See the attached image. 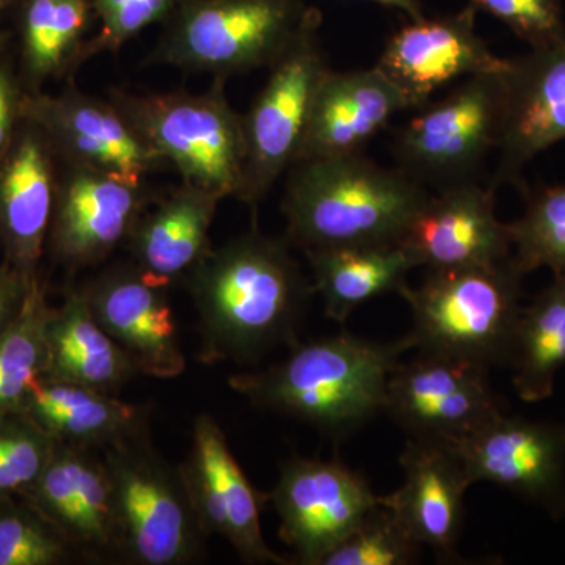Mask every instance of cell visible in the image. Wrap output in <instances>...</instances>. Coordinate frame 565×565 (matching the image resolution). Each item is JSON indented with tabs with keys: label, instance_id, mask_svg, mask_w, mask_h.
Segmentation results:
<instances>
[{
	"label": "cell",
	"instance_id": "1",
	"mask_svg": "<svg viewBox=\"0 0 565 565\" xmlns=\"http://www.w3.org/2000/svg\"><path fill=\"white\" fill-rule=\"evenodd\" d=\"M288 245L255 226L212 248L184 278L199 321L200 362L252 364L297 343L315 289Z\"/></svg>",
	"mask_w": 565,
	"mask_h": 565
},
{
	"label": "cell",
	"instance_id": "2",
	"mask_svg": "<svg viewBox=\"0 0 565 565\" xmlns=\"http://www.w3.org/2000/svg\"><path fill=\"white\" fill-rule=\"evenodd\" d=\"M430 193L403 170L379 166L363 152L303 159L288 170L282 193L286 241L303 252L397 245Z\"/></svg>",
	"mask_w": 565,
	"mask_h": 565
},
{
	"label": "cell",
	"instance_id": "3",
	"mask_svg": "<svg viewBox=\"0 0 565 565\" xmlns=\"http://www.w3.org/2000/svg\"><path fill=\"white\" fill-rule=\"evenodd\" d=\"M411 349V337L393 343L345 333L297 341L282 362L233 375L228 384L255 407L340 435L384 411L390 375Z\"/></svg>",
	"mask_w": 565,
	"mask_h": 565
},
{
	"label": "cell",
	"instance_id": "4",
	"mask_svg": "<svg viewBox=\"0 0 565 565\" xmlns=\"http://www.w3.org/2000/svg\"><path fill=\"white\" fill-rule=\"evenodd\" d=\"M523 277L511 258L497 266L427 269L422 285L405 282L397 294L414 316V349L487 370L511 363Z\"/></svg>",
	"mask_w": 565,
	"mask_h": 565
},
{
	"label": "cell",
	"instance_id": "5",
	"mask_svg": "<svg viewBox=\"0 0 565 565\" xmlns=\"http://www.w3.org/2000/svg\"><path fill=\"white\" fill-rule=\"evenodd\" d=\"M225 82L215 79L203 93H131L111 88L107 99L182 182L237 199L243 184L245 134L243 114L228 102Z\"/></svg>",
	"mask_w": 565,
	"mask_h": 565
},
{
	"label": "cell",
	"instance_id": "6",
	"mask_svg": "<svg viewBox=\"0 0 565 565\" xmlns=\"http://www.w3.org/2000/svg\"><path fill=\"white\" fill-rule=\"evenodd\" d=\"M305 0H180L147 65L230 79L267 68L302 29Z\"/></svg>",
	"mask_w": 565,
	"mask_h": 565
},
{
	"label": "cell",
	"instance_id": "7",
	"mask_svg": "<svg viewBox=\"0 0 565 565\" xmlns=\"http://www.w3.org/2000/svg\"><path fill=\"white\" fill-rule=\"evenodd\" d=\"M505 109V71L465 77L416 109L394 134L397 169L429 191L479 182L487 159L500 147Z\"/></svg>",
	"mask_w": 565,
	"mask_h": 565
},
{
	"label": "cell",
	"instance_id": "8",
	"mask_svg": "<svg viewBox=\"0 0 565 565\" xmlns=\"http://www.w3.org/2000/svg\"><path fill=\"white\" fill-rule=\"evenodd\" d=\"M121 534V561L184 565L202 555L204 535L180 471L150 437L104 449Z\"/></svg>",
	"mask_w": 565,
	"mask_h": 565
},
{
	"label": "cell",
	"instance_id": "9",
	"mask_svg": "<svg viewBox=\"0 0 565 565\" xmlns=\"http://www.w3.org/2000/svg\"><path fill=\"white\" fill-rule=\"evenodd\" d=\"M321 10L311 7L302 29L269 68L243 114L245 166L237 200L255 207L299 159L319 85L329 73L321 43Z\"/></svg>",
	"mask_w": 565,
	"mask_h": 565
},
{
	"label": "cell",
	"instance_id": "10",
	"mask_svg": "<svg viewBox=\"0 0 565 565\" xmlns=\"http://www.w3.org/2000/svg\"><path fill=\"white\" fill-rule=\"evenodd\" d=\"M266 500L280 519L281 541L303 565H321L379 504L363 476L338 460L305 457L282 465Z\"/></svg>",
	"mask_w": 565,
	"mask_h": 565
},
{
	"label": "cell",
	"instance_id": "11",
	"mask_svg": "<svg viewBox=\"0 0 565 565\" xmlns=\"http://www.w3.org/2000/svg\"><path fill=\"white\" fill-rule=\"evenodd\" d=\"M21 117L46 134L62 163L134 184L167 167L114 103L82 92L71 81L58 93H25Z\"/></svg>",
	"mask_w": 565,
	"mask_h": 565
},
{
	"label": "cell",
	"instance_id": "12",
	"mask_svg": "<svg viewBox=\"0 0 565 565\" xmlns=\"http://www.w3.org/2000/svg\"><path fill=\"white\" fill-rule=\"evenodd\" d=\"M384 411L411 437L456 441L504 408L490 386L487 367L419 351L411 362L394 367Z\"/></svg>",
	"mask_w": 565,
	"mask_h": 565
},
{
	"label": "cell",
	"instance_id": "13",
	"mask_svg": "<svg viewBox=\"0 0 565 565\" xmlns=\"http://www.w3.org/2000/svg\"><path fill=\"white\" fill-rule=\"evenodd\" d=\"M156 196L145 182L61 162L46 252L70 270L98 266L126 244Z\"/></svg>",
	"mask_w": 565,
	"mask_h": 565
},
{
	"label": "cell",
	"instance_id": "14",
	"mask_svg": "<svg viewBox=\"0 0 565 565\" xmlns=\"http://www.w3.org/2000/svg\"><path fill=\"white\" fill-rule=\"evenodd\" d=\"M471 482H492L565 519V424L500 414L448 441Z\"/></svg>",
	"mask_w": 565,
	"mask_h": 565
},
{
	"label": "cell",
	"instance_id": "15",
	"mask_svg": "<svg viewBox=\"0 0 565 565\" xmlns=\"http://www.w3.org/2000/svg\"><path fill=\"white\" fill-rule=\"evenodd\" d=\"M476 17L478 9L468 3L456 13L408 20L386 40L375 68L399 90L411 110L452 82L508 70L509 58L498 57L479 35Z\"/></svg>",
	"mask_w": 565,
	"mask_h": 565
},
{
	"label": "cell",
	"instance_id": "16",
	"mask_svg": "<svg viewBox=\"0 0 565 565\" xmlns=\"http://www.w3.org/2000/svg\"><path fill=\"white\" fill-rule=\"evenodd\" d=\"M180 471L206 537L221 535L245 563L289 564L264 541L262 494L253 489L211 415L196 416L191 451Z\"/></svg>",
	"mask_w": 565,
	"mask_h": 565
},
{
	"label": "cell",
	"instance_id": "17",
	"mask_svg": "<svg viewBox=\"0 0 565 565\" xmlns=\"http://www.w3.org/2000/svg\"><path fill=\"white\" fill-rule=\"evenodd\" d=\"M81 559H121V534L109 468L92 449L55 446L39 481L20 494Z\"/></svg>",
	"mask_w": 565,
	"mask_h": 565
},
{
	"label": "cell",
	"instance_id": "18",
	"mask_svg": "<svg viewBox=\"0 0 565 565\" xmlns=\"http://www.w3.org/2000/svg\"><path fill=\"white\" fill-rule=\"evenodd\" d=\"M92 313L141 375L174 379L185 371L169 288L131 262L114 264L82 286Z\"/></svg>",
	"mask_w": 565,
	"mask_h": 565
},
{
	"label": "cell",
	"instance_id": "19",
	"mask_svg": "<svg viewBox=\"0 0 565 565\" xmlns=\"http://www.w3.org/2000/svg\"><path fill=\"white\" fill-rule=\"evenodd\" d=\"M58 173L61 159L46 134L21 117L0 161V248L28 285L40 280Z\"/></svg>",
	"mask_w": 565,
	"mask_h": 565
},
{
	"label": "cell",
	"instance_id": "20",
	"mask_svg": "<svg viewBox=\"0 0 565 565\" xmlns=\"http://www.w3.org/2000/svg\"><path fill=\"white\" fill-rule=\"evenodd\" d=\"M508 109L490 188L515 185L526 193L523 172L541 152L565 141V39L509 58Z\"/></svg>",
	"mask_w": 565,
	"mask_h": 565
},
{
	"label": "cell",
	"instance_id": "21",
	"mask_svg": "<svg viewBox=\"0 0 565 565\" xmlns=\"http://www.w3.org/2000/svg\"><path fill=\"white\" fill-rule=\"evenodd\" d=\"M494 189L479 182L430 193L403 247L426 269L497 266L512 258L508 223L498 218Z\"/></svg>",
	"mask_w": 565,
	"mask_h": 565
},
{
	"label": "cell",
	"instance_id": "22",
	"mask_svg": "<svg viewBox=\"0 0 565 565\" xmlns=\"http://www.w3.org/2000/svg\"><path fill=\"white\" fill-rule=\"evenodd\" d=\"M404 482L379 497L422 546L437 559H456L462 533L465 493L473 484L448 441L411 437L399 457Z\"/></svg>",
	"mask_w": 565,
	"mask_h": 565
},
{
	"label": "cell",
	"instance_id": "23",
	"mask_svg": "<svg viewBox=\"0 0 565 565\" xmlns=\"http://www.w3.org/2000/svg\"><path fill=\"white\" fill-rule=\"evenodd\" d=\"M405 110L411 107L404 96L375 66L343 73L330 70L316 93L297 161L362 154Z\"/></svg>",
	"mask_w": 565,
	"mask_h": 565
},
{
	"label": "cell",
	"instance_id": "24",
	"mask_svg": "<svg viewBox=\"0 0 565 565\" xmlns=\"http://www.w3.org/2000/svg\"><path fill=\"white\" fill-rule=\"evenodd\" d=\"M221 202L189 182L158 193L126 241L129 262L167 288L184 281L214 248L211 228Z\"/></svg>",
	"mask_w": 565,
	"mask_h": 565
},
{
	"label": "cell",
	"instance_id": "25",
	"mask_svg": "<svg viewBox=\"0 0 565 565\" xmlns=\"http://www.w3.org/2000/svg\"><path fill=\"white\" fill-rule=\"evenodd\" d=\"M43 433L58 445L104 451L150 437V407L41 375L22 405Z\"/></svg>",
	"mask_w": 565,
	"mask_h": 565
},
{
	"label": "cell",
	"instance_id": "26",
	"mask_svg": "<svg viewBox=\"0 0 565 565\" xmlns=\"http://www.w3.org/2000/svg\"><path fill=\"white\" fill-rule=\"evenodd\" d=\"M13 13L14 57L25 93L73 79L96 24L93 0H20Z\"/></svg>",
	"mask_w": 565,
	"mask_h": 565
},
{
	"label": "cell",
	"instance_id": "27",
	"mask_svg": "<svg viewBox=\"0 0 565 565\" xmlns=\"http://www.w3.org/2000/svg\"><path fill=\"white\" fill-rule=\"evenodd\" d=\"M46 377L117 394L139 371L102 323L84 289L70 288L46 323Z\"/></svg>",
	"mask_w": 565,
	"mask_h": 565
},
{
	"label": "cell",
	"instance_id": "28",
	"mask_svg": "<svg viewBox=\"0 0 565 565\" xmlns=\"http://www.w3.org/2000/svg\"><path fill=\"white\" fill-rule=\"evenodd\" d=\"M313 274V289L322 297L330 319L344 322L363 303L397 292L416 269L403 245L316 248L305 252Z\"/></svg>",
	"mask_w": 565,
	"mask_h": 565
},
{
	"label": "cell",
	"instance_id": "29",
	"mask_svg": "<svg viewBox=\"0 0 565 565\" xmlns=\"http://www.w3.org/2000/svg\"><path fill=\"white\" fill-rule=\"evenodd\" d=\"M514 388L525 403L548 399L565 366V275L522 308L516 323L511 363Z\"/></svg>",
	"mask_w": 565,
	"mask_h": 565
},
{
	"label": "cell",
	"instance_id": "30",
	"mask_svg": "<svg viewBox=\"0 0 565 565\" xmlns=\"http://www.w3.org/2000/svg\"><path fill=\"white\" fill-rule=\"evenodd\" d=\"M51 305L41 278L24 310L0 334V415L21 412L33 384L46 373V323Z\"/></svg>",
	"mask_w": 565,
	"mask_h": 565
},
{
	"label": "cell",
	"instance_id": "31",
	"mask_svg": "<svg viewBox=\"0 0 565 565\" xmlns=\"http://www.w3.org/2000/svg\"><path fill=\"white\" fill-rule=\"evenodd\" d=\"M526 195L525 212L508 223L512 262L523 275L542 267L565 275V182Z\"/></svg>",
	"mask_w": 565,
	"mask_h": 565
},
{
	"label": "cell",
	"instance_id": "32",
	"mask_svg": "<svg viewBox=\"0 0 565 565\" xmlns=\"http://www.w3.org/2000/svg\"><path fill=\"white\" fill-rule=\"evenodd\" d=\"M76 553L20 494H0V565H62Z\"/></svg>",
	"mask_w": 565,
	"mask_h": 565
},
{
	"label": "cell",
	"instance_id": "33",
	"mask_svg": "<svg viewBox=\"0 0 565 565\" xmlns=\"http://www.w3.org/2000/svg\"><path fill=\"white\" fill-rule=\"evenodd\" d=\"M422 548L392 509L379 500L321 565H408L418 561Z\"/></svg>",
	"mask_w": 565,
	"mask_h": 565
},
{
	"label": "cell",
	"instance_id": "34",
	"mask_svg": "<svg viewBox=\"0 0 565 565\" xmlns=\"http://www.w3.org/2000/svg\"><path fill=\"white\" fill-rule=\"evenodd\" d=\"M57 444L22 412L0 415V494L31 489Z\"/></svg>",
	"mask_w": 565,
	"mask_h": 565
},
{
	"label": "cell",
	"instance_id": "35",
	"mask_svg": "<svg viewBox=\"0 0 565 565\" xmlns=\"http://www.w3.org/2000/svg\"><path fill=\"white\" fill-rule=\"evenodd\" d=\"M180 0H93L98 31L85 44L84 61L117 54L151 25H163Z\"/></svg>",
	"mask_w": 565,
	"mask_h": 565
},
{
	"label": "cell",
	"instance_id": "36",
	"mask_svg": "<svg viewBox=\"0 0 565 565\" xmlns=\"http://www.w3.org/2000/svg\"><path fill=\"white\" fill-rule=\"evenodd\" d=\"M470 3L503 22L530 50H544L565 39L563 0H470Z\"/></svg>",
	"mask_w": 565,
	"mask_h": 565
},
{
	"label": "cell",
	"instance_id": "37",
	"mask_svg": "<svg viewBox=\"0 0 565 565\" xmlns=\"http://www.w3.org/2000/svg\"><path fill=\"white\" fill-rule=\"evenodd\" d=\"M24 96L17 57L9 51L0 57V161L9 150L10 141L21 120Z\"/></svg>",
	"mask_w": 565,
	"mask_h": 565
},
{
	"label": "cell",
	"instance_id": "38",
	"mask_svg": "<svg viewBox=\"0 0 565 565\" xmlns=\"http://www.w3.org/2000/svg\"><path fill=\"white\" fill-rule=\"evenodd\" d=\"M33 285H28L9 264L0 263V334L22 313Z\"/></svg>",
	"mask_w": 565,
	"mask_h": 565
},
{
	"label": "cell",
	"instance_id": "39",
	"mask_svg": "<svg viewBox=\"0 0 565 565\" xmlns=\"http://www.w3.org/2000/svg\"><path fill=\"white\" fill-rule=\"evenodd\" d=\"M364 2L379 3L386 9L401 11L407 17V20H422L423 17H426L422 0H364Z\"/></svg>",
	"mask_w": 565,
	"mask_h": 565
},
{
	"label": "cell",
	"instance_id": "40",
	"mask_svg": "<svg viewBox=\"0 0 565 565\" xmlns=\"http://www.w3.org/2000/svg\"><path fill=\"white\" fill-rule=\"evenodd\" d=\"M11 41H13V33L6 31L0 24V57L10 51Z\"/></svg>",
	"mask_w": 565,
	"mask_h": 565
},
{
	"label": "cell",
	"instance_id": "41",
	"mask_svg": "<svg viewBox=\"0 0 565 565\" xmlns=\"http://www.w3.org/2000/svg\"><path fill=\"white\" fill-rule=\"evenodd\" d=\"M18 2H20V0H0V14L7 10H13Z\"/></svg>",
	"mask_w": 565,
	"mask_h": 565
}]
</instances>
